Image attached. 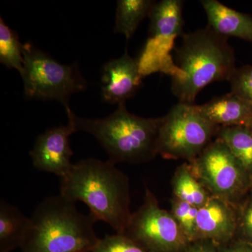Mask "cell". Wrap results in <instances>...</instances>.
Segmentation results:
<instances>
[{"label": "cell", "mask_w": 252, "mask_h": 252, "mask_svg": "<svg viewBox=\"0 0 252 252\" xmlns=\"http://www.w3.org/2000/svg\"><path fill=\"white\" fill-rule=\"evenodd\" d=\"M116 164L99 159H84L73 164L61 179V194L70 201L83 202L97 220L124 234L130 223L128 179Z\"/></svg>", "instance_id": "6da1fadb"}, {"label": "cell", "mask_w": 252, "mask_h": 252, "mask_svg": "<svg viewBox=\"0 0 252 252\" xmlns=\"http://www.w3.org/2000/svg\"><path fill=\"white\" fill-rule=\"evenodd\" d=\"M175 55V65L170 71L172 92L182 103L194 104L204 88L216 81H229L237 68L228 38L209 26L184 34Z\"/></svg>", "instance_id": "7a4b0ae2"}, {"label": "cell", "mask_w": 252, "mask_h": 252, "mask_svg": "<svg viewBox=\"0 0 252 252\" xmlns=\"http://www.w3.org/2000/svg\"><path fill=\"white\" fill-rule=\"evenodd\" d=\"M76 132L94 136L109 156V161L137 164L148 162L158 154L160 118L150 119L131 114L126 102L103 119H84L66 109Z\"/></svg>", "instance_id": "3957f363"}, {"label": "cell", "mask_w": 252, "mask_h": 252, "mask_svg": "<svg viewBox=\"0 0 252 252\" xmlns=\"http://www.w3.org/2000/svg\"><path fill=\"white\" fill-rule=\"evenodd\" d=\"M75 204L61 194L39 204L31 218L25 252H92L99 240L94 231L97 220L81 213Z\"/></svg>", "instance_id": "277c9868"}, {"label": "cell", "mask_w": 252, "mask_h": 252, "mask_svg": "<svg viewBox=\"0 0 252 252\" xmlns=\"http://www.w3.org/2000/svg\"><path fill=\"white\" fill-rule=\"evenodd\" d=\"M23 55L24 63L21 75L28 97L54 99L67 109L72 94L87 87L75 64H61L31 43L23 44Z\"/></svg>", "instance_id": "5b68a950"}, {"label": "cell", "mask_w": 252, "mask_h": 252, "mask_svg": "<svg viewBox=\"0 0 252 252\" xmlns=\"http://www.w3.org/2000/svg\"><path fill=\"white\" fill-rule=\"evenodd\" d=\"M220 128L205 119L195 104L179 102L160 118L158 154L165 158L193 161L211 143Z\"/></svg>", "instance_id": "8992f818"}, {"label": "cell", "mask_w": 252, "mask_h": 252, "mask_svg": "<svg viewBox=\"0 0 252 252\" xmlns=\"http://www.w3.org/2000/svg\"><path fill=\"white\" fill-rule=\"evenodd\" d=\"M189 166L210 195L233 205L241 203L252 188L251 177L218 137Z\"/></svg>", "instance_id": "52a82bcc"}, {"label": "cell", "mask_w": 252, "mask_h": 252, "mask_svg": "<svg viewBox=\"0 0 252 252\" xmlns=\"http://www.w3.org/2000/svg\"><path fill=\"white\" fill-rule=\"evenodd\" d=\"M124 234L150 252H182L189 245L171 212L159 207L148 189L143 205L132 215Z\"/></svg>", "instance_id": "ba28073f"}, {"label": "cell", "mask_w": 252, "mask_h": 252, "mask_svg": "<svg viewBox=\"0 0 252 252\" xmlns=\"http://www.w3.org/2000/svg\"><path fill=\"white\" fill-rule=\"evenodd\" d=\"M184 1L162 0L155 3L149 13V38L140 59L142 75L165 69L167 52L173 45L177 36H182L185 20Z\"/></svg>", "instance_id": "9c48e42d"}, {"label": "cell", "mask_w": 252, "mask_h": 252, "mask_svg": "<svg viewBox=\"0 0 252 252\" xmlns=\"http://www.w3.org/2000/svg\"><path fill=\"white\" fill-rule=\"evenodd\" d=\"M76 132L69 120L67 126L54 127L37 137L30 153L32 165L37 170L63 178L73 166L69 137Z\"/></svg>", "instance_id": "30bf717a"}, {"label": "cell", "mask_w": 252, "mask_h": 252, "mask_svg": "<svg viewBox=\"0 0 252 252\" xmlns=\"http://www.w3.org/2000/svg\"><path fill=\"white\" fill-rule=\"evenodd\" d=\"M197 224L200 240L217 245L230 243L238 233V205L211 195L198 209Z\"/></svg>", "instance_id": "8fae6325"}, {"label": "cell", "mask_w": 252, "mask_h": 252, "mask_svg": "<svg viewBox=\"0 0 252 252\" xmlns=\"http://www.w3.org/2000/svg\"><path fill=\"white\" fill-rule=\"evenodd\" d=\"M143 77L138 60L131 58L126 50L118 59L104 64L102 71V96L111 104H121L133 95Z\"/></svg>", "instance_id": "7c38bea8"}, {"label": "cell", "mask_w": 252, "mask_h": 252, "mask_svg": "<svg viewBox=\"0 0 252 252\" xmlns=\"http://www.w3.org/2000/svg\"><path fill=\"white\" fill-rule=\"evenodd\" d=\"M195 107L205 119L220 127H248L252 120V104L231 92Z\"/></svg>", "instance_id": "4fadbf2b"}, {"label": "cell", "mask_w": 252, "mask_h": 252, "mask_svg": "<svg viewBox=\"0 0 252 252\" xmlns=\"http://www.w3.org/2000/svg\"><path fill=\"white\" fill-rule=\"evenodd\" d=\"M209 27L228 38L237 37L252 42V17L225 6L217 0H202Z\"/></svg>", "instance_id": "5bb4252c"}, {"label": "cell", "mask_w": 252, "mask_h": 252, "mask_svg": "<svg viewBox=\"0 0 252 252\" xmlns=\"http://www.w3.org/2000/svg\"><path fill=\"white\" fill-rule=\"evenodd\" d=\"M31 218L17 207L1 200L0 202V242L3 251L23 245L31 228Z\"/></svg>", "instance_id": "9a60e30c"}, {"label": "cell", "mask_w": 252, "mask_h": 252, "mask_svg": "<svg viewBox=\"0 0 252 252\" xmlns=\"http://www.w3.org/2000/svg\"><path fill=\"white\" fill-rule=\"evenodd\" d=\"M172 183L174 197L197 208L203 207L211 197L193 175L189 164L184 163L177 169Z\"/></svg>", "instance_id": "2e32d148"}, {"label": "cell", "mask_w": 252, "mask_h": 252, "mask_svg": "<svg viewBox=\"0 0 252 252\" xmlns=\"http://www.w3.org/2000/svg\"><path fill=\"white\" fill-rule=\"evenodd\" d=\"M154 4L151 0L118 1L114 32L122 33L128 40L140 23L149 16Z\"/></svg>", "instance_id": "e0dca14e"}, {"label": "cell", "mask_w": 252, "mask_h": 252, "mask_svg": "<svg viewBox=\"0 0 252 252\" xmlns=\"http://www.w3.org/2000/svg\"><path fill=\"white\" fill-rule=\"evenodd\" d=\"M217 137L230 152L252 179V132L245 126L220 127Z\"/></svg>", "instance_id": "ac0fdd59"}, {"label": "cell", "mask_w": 252, "mask_h": 252, "mask_svg": "<svg viewBox=\"0 0 252 252\" xmlns=\"http://www.w3.org/2000/svg\"><path fill=\"white\" fill-rule=\"evenodd\" d=\"M23 44L16 31L0 18V62L9 69H15L20 74L23 71Z\"/></svg>", "instance_id": "d6986e66"}, {"label": "cell", "mask_w": 252, "mask_h": 252, "mask_svg": "<svg viewBox=\"0 0 252 252\" xmlns=\"http://www.w3.org/2000/svg\"><path fill=\"white\" fill-rule=\"evenodd\" d=\"M171 214L180 225L189 244L200 240L198 224V208L175 198L172 200Z\"/></svg>", "instance_id": "ffe728a7"}, {"label": "cell", "mask_w": 252, "mask_h": 252, "mask_svg": "<svg viewBox=\"0 0 252 252\" xmlns=\"http://www.w3.org/2000/svg\"><path fill=\"white\" fill-rule=\"evenodd\" d=\"M92 252H150L125 234L106 235L99 239Z\"/></svg>", "instance_id": "44dd1931"}, {"label": "cell", "mask_w": 252, "mask_h": 252, "mask_svg": "<svg viewBox=\"0 0 252 252\" xmlns=\"http://www.w3.org/2000/svg\"><path fill=\"white\" fill-rule=\"evenodd\" d=\"M228 81L231 93L252 104V65L236 68Z\"/></svg>", "instance_id": "7402d4cb"}, {"label": "cell", "mask_w": 252, "mask_h": 252, "mask_svg": "<svg viewBox=\"0 0 252 252\" xmlns=\"http://www.w3.org/2000/svg\"><path fill=\"white\" fill-rule=\"evenodd\" d=\"M238 239L252 245V188L238 205Z\"/></svg>", "instance_id": "603a6c76"}, {"label": "cell", "mask_w": 252, "mask_h": 252, "mask_svg": "<svg viewBox=\"0 0 252 252\" xmlns=\"http://www.w3.org/2000/svg\"><path fill=\"white\" fill-rule=\"evenodd\" d=\"M217 246L219 252H252V245L238 238Z\"/></svg>", "instance_id": "cb8c5ba5"}, {"label": "cell", "mask_w": 252, "mask_h": 252, "mask_svg": "<svg viewBox=\"0 0 252 252\" xmlns=\"http://www.w3.org/2000/svg\"><path fill=\"white\" fill-rule=\"evenodd\" d=\"M182 252H219L218 246L213 242L200 240L190 243Z\"/></svg>", "instance_id": "d4e9b609"}, {"label": "cell", "mask_w": 252, "mask_h": 252, "mask_svg": "<svg viewBox=\"0 0 252 252\" xmlns=\"http://www.w3.org/2000/svg\"><path fill=\"white\" fill-rule=\"evenodd\" d=\"M248 127H249V128L250 129V130H252V120L251 123H250V126H248Z\"/></svg>", "instance_id": "484cf974"}]
</instances>
